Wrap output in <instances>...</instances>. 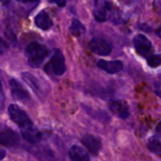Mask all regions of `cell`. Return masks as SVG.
<instances>
[{
  "label": "cell",
  "mask_w": 161,
  "mask_h": 161,
  "mask_svg": "<svg viewBox=\"0 0 161 161\" xmlns=\"http://www.w3.org/2000/svg\"><path fill=\"white\" fill-rule=\"evenodd\" d=\"M48 54L47 48L36 42H30L25 48V55L28 59V63L32 67H39Z\"/></svg>",
  "instance_id": "cell-1"
},
{
  "label": "cell",
  "mask_w": 161,
  "mask_h": 161,
  "mask_svg": "<svg viewBox=\"0 0 161 161\" xmlns=\"http://www.w3.org/2000/svg\"><path fill=\"white\" fill-rule=\"evenodd\" d=\"M44 70L55 75H62L66 72V64L65 59L62 53L59 50H56L50 59V61L45 65Z\"/></svg>",
  "instance_id": "cell-2"
},
{
  "label": "cell",
  "mask_w": 161,
  "mask_h": 161,
  "mask_svg": "<svg viewBox=\"0 0 161 161\" xmlns=\"http://www.w3.org/2000/svg\"><path fill=\"white\" fill-rule=\"evenodd\" d=\"M8 115L13 123H15L20 128L25 129L32 125V123L26 113L21 109L18 106L16 105H10L8 107Z\"/></svg>",
  "instance_id": "cell-3"
},
{
  "label": "cell",
  "mask_w": 161,
  "mask_h": 161,
  "mask_svg": "<svg viewBox=\"0 0 161 161\" xmlns=\"http://www.w3.org/2000/svg\"><path fill=\"white\" fill-rule=\"evenodd\" d=\"M133 43L139 55L145 57V58L146 57L149 58L151 56L150 54L153 50V45H152V42L149 41V39L146 38V36L142 34L136 35L135 38L133 39Z\"/></svg>",
  "instance_id": "cell-4"
},
{
  "label": "cell",
  "mask_w": 161,
  "mask_h": 161,
  "mask_svg": "<svg viewBox=\"0 0 161 161\" xmlns=\"http://www.w3.org/2000/svg\"><path fill=\"white\" fill-rule=\"evenodd\" d=\"M109 110L121 119H126L130 115L129 107L123 100H111L108 103Z\"/></svg>",
  "instance_id": "cell-5"
},
{
  "label": "cell",
  "mask_w": 161,
  "mask_h": 161,
  "mask_svg": "<svg viewBox=\"0 0 161 161\" xmlns=\"http://www.w3.org/2000/svg\"><path fill=\"white\" fill-rule=\"evenodd\" d=\"M90 48L93 53L100 56H108L112 50L111 45L100 38H93L90 42Z\"/></svg>",
  "instance_id": "cell-6"
},
{
  "label": "cell",
  "mask_w": 161,
  "mask_h": 161,
  "mask_svg": "<svg viewBox=\"0 0 161 161\" xmlns=\"http://www.w3.org/2000/svg\"><path fill=\"white\" fill-rule=\"evenodd\" d=\"M9 87H10L11 95L14 99L21 101V102H25L29 100L30 98L29 93L19 81H17L16 79H10Z\"/></svg>",
  "instance_id": "cell-7"
},
{
  "label": "cell",
  "mask_w": 161,
  "mask_h": 161,
  "mask_svg": "<svg viewBox=\"0 0 161 161\" xmlns=\"http://www.w3.org/2000/svg\"><path fill=\"white\" fill-rule=\"evenodd\" d=\"M19 142V137L16 132L6 128L0 132V144L7 147L16 146Z\"/></svg>",
  "instance_id": "cell-8"
},
{
  "label": "cell",
  "mask_w": 161,
  "mask_h": 161,
  "mask_svg": "<svg viewBox=\"0 0 161 161\" xmlns=\"http://www.w3.org/2000/svg\"><path fill=\"white\" fill-rule=\"evenodd\" d=\"M81 142L83 143V145L87 148V150L92 154V155H98L101 147H102V144H101V142L92 136V135H86L84 136L82 139H81Z\"/></svg>",
  "instance_id": "cell-9"
},
{
  "label": "cell",
  "mask_w": 161,
  "mask_h": 161,
  "mask_svg": "<svg viewBox=\"0 0 161 161\" xmlns=\"http://www.w3.org/2000/svg\"><path fill=\"white\" fill-rule=\"evenodd\" d=\"M97 66L102 69L103 71L108 73V74H117L120 71L123 70V62L120 60H111V61H107L104 59H100L97 62Z\"/></svg>",
  "instance_id": "cell-10"
},
{
  "label": "cell",
  "mask_w": 161,
  "mask_h": 161,
  "mask_svg": "<svg viewBox=\"0 0 161 161\" xmlns=\"http://www.w3.org/2000/svg\"><path fill=\"white\" fill-rule=\"evenodd\" d=\"M69 157L72 161H90L89 154L78 145H74L70 148Z\"/></svg>",
  "instance_id": "cell-11"
},
{
  "label": "cell",
  "mask_w": 161,
  "mask_h": 161,
  "mask_svg": "<svg viewBox=\"0 0 161 161\" xmlns=\"http://www.w3.org/2000/svg\"><path fill=\"white\" fill-rule=\"evenodd\" d=\"M35 24L39 28H41L42 30H48L53 25V22H52L51 18L49 17L48 13L45 11H41L36 16Z\"/></svg>",
  "instance_id": "cell-12"
},
{
  "label": "cell",
  "mask_w": 161,
  "mask_h": 161,
  "mask_svg": "<svg viewBox=\"0 0 161 161\" xmlns=\"http://www.w3.org/2000/svg\"><path fill=\"white\" fill-rule=\"evenodd\" d=\"M21 132H22V137H23L26 142H30V143H36V142H38L41 140V138H42L41 133H40L36 128H34L33 125H32L31 126L27 127V128L22 129Z\"/></svg>",
  "instance_id": "cell-13"
},
{
  "label": "cell",
  "mask_w": 161,
  "mask_h": 161,
  "mask_svg": "<svg viewBox=\"0 0 161 161\" xmlns=\"http://www.w3.org/2000/svg\"><path fill=\"white\" fill-rule=\"evenodd\" d=\"M110 4L108 2H102L100 3L99 7H96L93 10V16L94 19L100 23H103L108 20V15H107V10L109 9Z\"/></svg>",
  "instance_id": "cell-14"
},
{
  "label": "cell",
  "mask_w": 161,
  "mask_h": 161,
  "mask_svg": "<svg viewBox=\"0 0 161 161\" xmlns=\"http://www.w3.org/2000/svg\"><path fill=\"white\" fill-rule=\"evenodd\" d=\"M70 31L71 33L75 36V37H79L81 35H83L86 31V28L85 26L83 25V24L77 20V19H74L72 21V25H71V27H70Z\"/></svg>",
  "instance_id": "cell-15"
},
{
  "label": "cell",
  "mask_w": 161,
  "mask_h": 161,
  "mask_svg": "<svg viewBox=\"0 0 161 161\" xmlns=\"http://www.w3.org/2000/svg\"><path fill=\"white\" fill-rule=\"evenodd\" d=\"M22 77L23 79L33 89V91L35 92H39L41 91V88H40V85H39V82L37 80L36 77L33 76V75L29 74V73H23L22 74Z\"/></svg>",
  "instance_id": "cell-16"
},
{
  "label": "cell",
  "mask_w": 161,
  "mask_h": 161,
  "mask_svg": "<svg viewBox=\"0 0 161 161\" xmlns=\"http://www.w3.org/2000/svg\"><path fill=\"white\" fill-rule=\"evenodd\" d=\"M148 149L152 153L161 156V142L158 139L152 138L148 142Z\"/></svg>",
  "instance_id": "cell-17"
},
{
  "label": "cell",
  "mask_w": 161,
  "mask_h": 161,
  "mask_svg": "<svg viewBox=\"0 0 161 161\" xmlns=\"http://www.w3.org/2000/svg\"><path fill=\"white\" fill-rule=\"evenodd\" d=\"M147 63L152 68H157L161 65V55L160 54H154L147 58Z\"/></svg>",
  "instance_id": "cell-18"
},
{
  "label": "cell",
  "mask_w": 161,
  "mask_h": 161,
  "mask_svg": "<svg viewBox=\"0 0 161 161\" xmlns=\"http://www.w3.org/2000/svg\"><path fill=\"white\" fill-rule=\"evenodd\" d=\"M8 49V44L7 42L0 38V54H4Z\"/></svg>",
  "instance_id": "cell-19"
},
{
  "label": "cell",
  "mask_w": 161,
  "mask_h": 161,
  "mask_svg": "<svg viewBox=\"0 0 161 161\" xmlns=\"http://www.w3.org/2000/svg\"><path fill=\"white\" fill-rule=\"evenodd\" d=\"M154 92L158 97L161 98V83H156L154 85Z\"/></svg>",
  "instance_id": "cell-20"
},
{
  "label": "cell",
  "mask_w": 161,
  "mask_h": 161,
  "mask_svg": "<svg viewBox=\"0 0 161 161\" xmlns=\"http://www.w3.org/2000/svg\"><path fill=\"white\" fill-rule=\"evenodd\" d=\"M5 156H6V152L3 151V150H0V160L3 159L5 158Z\"/></svg>",
  "instance_id": "cell-21"
},
{
  "label": "cell",
  "mask_w": 161,
  "mask_h": 161,
  "mask_svg": "<svg viewBox=\"0 0 161 161\" xmlns=\"http://www.w3.org/2000/svg\"><path fill=\"white\" fill-rule=\"evenodd\" d=\"M54 3H56L57 5H58V6H60V7H63V6L66 5V2H65V1H62V2H54Z\"/></svg>",
  "instance_id": "cell-22"
},
{
  "label": "cell",
  "mask_w": 161,
  "mask_h": 161,
  "mask_svg": "<svg viewBox=\"0 0 161 161\" xmlns=\"http://www.w3.org/2000/svg\"><path fill=\"white\" fill-rule=\"evenodd\" d=\"M157 131H158V133H161V122L158 125V126H157Z\"/></svg>",
  "instance_id": "cell-23"
},
{
  "label": "cell",
  "mask_w": 161,
  "mask_h": 161,
  "mask_svg": "<svg viewBox=\"0 0 161 161\" xmlns=\"http://www.w3.org/2000/svg\"><path fill=\"white\" fill-rule=\"evenodd\" d=\"M157 34H158V37H160L161 38V27H159V28L157 30Z\"/></svg>",
  "instance_id": "cell-24"
},
{
  "label": "cell",
  "mask_w": 161,
  "mask_h": 161,
  "mask_svg": "<svg viewBox=\"0 0 161 161\" xmlns=\"http://www.w3.org/2000/svg\"><path fill=\"white\" fill-rule=\"evenodd\" d=\"M0 97H3V89H2L1 83H0Z\"/></svg>",
  "instance_id": "cell-25"
}]
</instances>
